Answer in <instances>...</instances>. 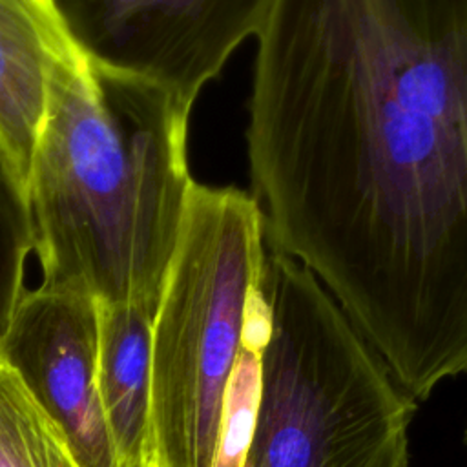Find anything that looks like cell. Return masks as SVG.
<instances>
[{
    "label": "cell",
    "instance_id": "6da1fadb",
    "mask_svg": "<svg viewBox=\"0 0 467 467\" xmlns=\"http://www.w3.org/2000/svg\"><path fill=\"white\" fill-rule=\"evenodd\" d=\"M255 40L265 243L423 401L467 374V0H274Z\"/></svg>",
    "mask_w": 467,
    "mask_h": 467
},
{
    "label": "cell",
    "instance_id": "5b68a950",
    "mask_svg": "<svg viewBox=\"0 0 467 467\" xmlns=\"http://www.w3.org/2000/svg\"><path fill=\"white\" fill-rule=\"evenodd\" d=\"M82 55L192 108L274 0H55Z\"/></svg>",
    "mask_w": 467,
    "mask_h": 467
},
{
    "label": "cell",
    "instance_id": "3957f363",
    "mask_svg": "<svg viewBox=\"0 0 467 467\" xmlns=\"http://www.w3.org/2000/svg\"><path fill=\"white\" fill-rule=\"evenodd\" d=\"M259 286L272 332L244 467H409L418 401L334 297L266 243Z\"/></svg>",
    "mask_w": 467,
    "mask_h": 467
},
{
    "label": "cell",
    "instance_id": "52a82bcc",
    "mask_svg": "<svg viewBox=\"0 0 467 467\" xmlns=\"http://www.w3.org/2000/svg\"><path fill=\"white\" fill-rule=\"evenodd\" d=\"M69 42L55 0H0V140L24 190L47 67Z\"/></svg>",
    "mask_w": 467,
    "mask_h": 467
},
{
    "label": "cell",
    "instance_id": "8992f818",
    "mask_svg": "<svg viewBox=\"0 0 467 467\" xmlns=\"http://www.w3.org/2000/svg\"><path fill=\"white\" fill-rule=\"evenodd\" d=\"M99 301L27 286L0 330V354L62 425L84 467H119L97 383Z\"/></svg>",
    "mask_w": 467,
    "mask_h": 467
},
{
    "label": "cell",
    "instance_id": "8fae6325",
    "mask_svg": "<svg viewBox=\"0 0 467 467\" xmlns=\"http://www.w3.org/2000/svg\"><path fill=\"white\" fill-rule=\"evenodd\" d=\"M261 358L239 345L223 394L212 467H244L261 398Z\"/></svg>",
    "mask_w": 467,
    "mask_h": 467
},
{
    "label": "cell",
    "instance_id": "7c38bea8",
    "mask_svg": "<svg viewBox=\"0 0 467 467\" xmlns=\"http://www.w3.org/2000/svg\"><path fill=\"white\" fill-rule=\"evenodd\" d=\"M139 467H166V465H162L159 460H155V458H146V460H142V463L139 465Z\"/></svg>",
    "mask_w": 467,
    "mask_h": 467
},
{
    "label": "cell",
    "instance_id": "4fadbf2b",
    "mask_svg": "<svg viewBox=\"0 0 467 467\" xmlns=\"http://www.w3.org/2000/svg\"><path fill=\"white\" fill-rule=\"evenodd\" d=\"M463 441L467 443V427H465V432H463Z\"/></svg>",
    "mask_w": 467,
    "mask_h": 467
},
{
    "label": "cell",
    "instance_id": "277c9868",
    "mask_svg": "<svg viewBox=\"0 0 467 467\" xmlns=\"http://www.w3.org/2000/svg\"><path fill=\"white\" fill-rule=\"evenodd\" d=\"M265 252L250 192L193 181L151 321L146 458L212 467L224 387Z\"/></svg>",
    "mask_w": 467,
    "mask_h": 467
},
{
    "label": "cell",
    "instance_id": "ba28073f",
    "mask_svg": "<svg viewBox=\"0 0 467 467\" xmlns=\"http://www.w3.org/2000/svg\"><path fill=\"white\" fill-rule=\"evenodd\" d=\"M151 321L142 303L99 301L97 383L119 467H139L148 449Z\"/></svg>",
    "mask_w": 467,
    "mask_h": 467
},
{
    "label": "cell",
    "instance_id": "30bf717a",
    "mask_svg": "<svg viewBox=\"0 0 467 467\" xmlns=\"http://www.w3.org/2000/svg\"><path fill=\"white\" fill-rule=\"evenodd\" d=\"M33 232L26 190L0 140V330L26 285Z\"/></svg>",
    "mask_w": 467,
    "mask_h": 467
},
{
    "label": "cell",
    "instance_id": "7a4b0ae2",
    "mask_svg": "<svg viewBox=\"0 0 467 467\" xmlns=\"http://www.w3.org/2000/svg\"><path fill=\"white\" fill-rule=\"evenodd\" d=\"M190 113L73 40L51 58L26 177L38 285L155 314L193 184Z\"/></svg>",
    "mask_w": 467,
    "mask_h": 467
},
{
    "label": "cell",
    "instance_id": "9c48e42d",
    "mask_svg": "<svg viewBox=\"0 0 467 467\" xmlns=\"http://www.w3.org/2000/svg\"><path fill=\"white\" fill-rule=\"evenodd\" d=\"M0 467H84L62 425L2 354Z\"/></svg>",
    "mask_w": 467,
    "mask_h": 467
}]
</instances>
